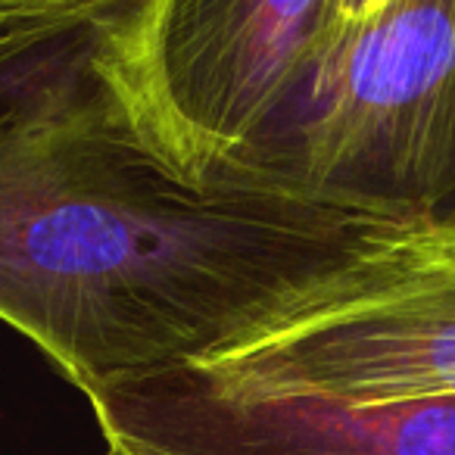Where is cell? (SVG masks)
Returning <instances> with one entry per match:
<instances>
[{
    "label": "cell",
    "mask_w": 455,
    "mask_h": 455,
    "mask_svg": "<svg viewBox=\"0 0 455 455\" xmlns=\"http://www.w3.org/2000/svg\"><path fill=\"white\" fill-rule=\"evenodd\" d=\"M138 4L0 13V322L88 399L206 365L424 231L250 165H184L134 76Z\"/></svg>",
    "instance_id": "1"
},
{
    "label": "cell",
    "mask_w": 455,
    "mask_h": 455,
    "mask_svg": "<svg viewBox=\"0 0 455 455\" xmlns=\"http://www.w3.org/2000/svg\"><path fill=\"white\" fill-rule=\"evenodd\" d=\"M247 165L334 206L455 231V0L337 20Z\"/></svg>",
    "instance_id": "2"
},
{
    "label": "cell",
    "mask_w": 455,
    "mask_h": 455,
    "mask_svg": "<svg viewBox=\"0 0 455 455\" xmlns=\"http://www.w3.org/2000/svg\"><path fill=\"white\" fill-rule=\"evenodd\" d=\"M256 393L337 403L455 396V231H411L200 365Z\"/></svg>",
    "instance_id": "3"
},
{
    "label": "cell",
    "mask_w": 455,
    "mask_h": 455,
    "mask_svg": "<svg viewBox=\"0 0 455 455\" xmlns=\"http://www.w3.org/2000/svg\"><path fill=\"white\" fill-rule=\"evenodd\" d=\"M334 22V0H140L134 76L184 165H247Z\"/></svg>",
    "instance_id": "4"
},
{
    "label": "cell",
    "mask_w": 455,
    "mask_h": 455,
    "mask_svg": "<svg viewBox=\"0 0 455 455\" xmlns=\"http://www.w3.org/2000/svg\"><path fill=\"white\" fill-rule=\"evenodd\" d=\"M91 409L109 455H455V396L353 405L181 365L107 387Z\"/></svg>",
    "instance_id": "5"
},
{
    "label": "cell",
    "mask_w": 455,
    "mask_h": 455,
    "mask_svg": "<svg viewBox=\"0 0 455 455\" xmlns=\"http://www.w3.org/2000/svg\"><path fill=\"white\" fill-rule=\"evenodd\" d=\"M380 0H334L337 20H359V16L371 13Z\"/></svg>",
    "instance_id": "6"
},
{
    "label": "cell",
    "mask_w": 455,
    "mask_h": 455,
    "mask_svg": "<svg viewBox=\"0 0 455 455\" xmlns=\"http://www.w3.org/2000/svg\"><path fill=\"white\" fill-rule=\"evenodd\" d=\"M26 7H69V4H94V0H22Z\"/></svg>",
    "instance_id": "7"
},
{
    "label": "cell",
    "mask_w": 455,
    "mask_h": 455,
    "mask_svg": "<svg viewBox=\"0 0 455 455\" xmlns=\"http://www.w3.org/2000/svg\"><path fill=\"white\" fill-rule=\"evenodd\" d=\"M22 0H0V13H4V10H13V7H20Z\"/></svg>",
    "instance_id": "8"
}]
</instances>
